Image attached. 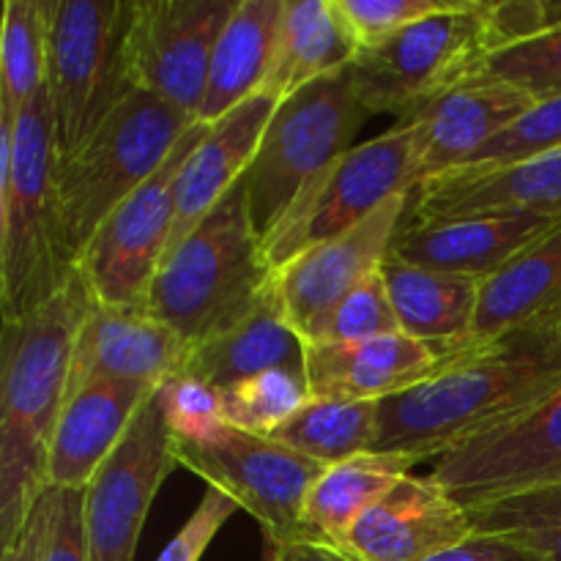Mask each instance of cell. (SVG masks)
I'll return each mask as SVG.
<instances>
[{
    "mask_svg": "<svg viewBox=\"0 0 561 561\" xmlns=\"http://www.w3.org/2000/svg\"><path fill=\"white\" fill-rule=\"evenodd\" d=\"M49 0H5L0 31V113L20 115L47 77Z\"/></svg>",
    "mask_w": 561,
    "mask_h": 561,
    "instance_id": "obj_31",
    "label": "cell"
},
{
    "mask_svg": "<svg viewBox=\"0 0 561 561\" xmlns=\"http://www.w3.org/2000/svg\"><path fill=\"white\" fill-rule=\"evenodd\" d=\"M561 389V329L499 340L453 356L425 383L378 403L373 453L433 463Z\"/></svg>",
    "mask_w": 561,
    "mask_h": 561,
    "instance_id": "obj_1",
    "label": "cell"
},
{
    "mask_svg": "<svg viewBox=\"0 0 561 561\" xmlns=\"http://www.w3.org/2000/svg\"><path fill=\"white\" fill-rule=\"evenodd\" d=\"M458 0H337L351 33L362 49L387 42L414 22L453 9Z\"/></svg>",
    "mask_w": 561,
    "mask_h": 561,
    "instance_id": "obj_39",
    "label": "cell"
},
{
    "mask_svg": "<svg viewBox=\"0 0 561 561\" xmlns=\"http://www.w3.org/2000/svg\"><path fill=\"white\" fill-rule=\"evenodd\" d=\"M126 22L129 3L121 0H49L44 88L58 164L135 91L126 69Z\"/></svg>",
    "mask_w": 561,
    "mask_h": 561,
    "instance_id": "obj_6",
    "label": "cell"
},
{
    "mask_svg": "<svg viewBox=\"0 0 561 561\" xmlns=\"http://www.w3.org/2000/svg\"><path fill=\"white\" fill-rule=\"evenodd\" d=\"M153 392L126 381H93L71 394L49 444L47 488L85 491Z\"/></svg>",
    "mask_w": 561,
    "mask_h": 561,
    "instance_id": "obj_24",
    "label": "cell"
},
{
    "mask_svg": "<svg viewBox=\"0 0 561 561\" xmlns=\"http://www.w3.org/2000/svg\"><path fill=\"white\" fill-rule=\"evenodd\" d=\"M427 561H540L531 551H526L518 542L496 535H471L460 546L438 553Z\"/></svg>",
    "mask_w": 561,
    "mask_h": 561,
    "instance_id": "obj_41",
    "label": "cell"
},
{
    "mask_svg": "<svg viewBox=\"0 0 561 561\" xmlns=\"http://www.w3.org/2000/svg\"><path fill=\"white\" fill-rule=\"evenodd\" d=\"M268 438L329 469L376 449L378 403L310 398L294 420Z\"/></svg>",
    "mask_w": 561,
    "mask_h": 561,
    "instance_id": "obj_30",
    "label": "cell"
},
{
    "mask_svg": "<svg viewBox=\"0 0 561 561\" xmlns=\"http://www.w3.org/2000/svg\"><path fill=\"white\" fill-rule=\"evenodd\" d=\"M438 365L431 345L398 332L362 343L307 345L305 378L312 400L383 403L425 383Z\"/></svg>",
    "mask_w": 561,
    "mask_h": 561,
    "instance_id": "obj_22",
    "label": "cell"
},
{
    "mask_svg": "<svg viewBox=\"0 0 561 561\" xmlns=\"http://www.w3.org/2000/svg\"><path fill=\"white\" fill-rule=\"evenodd\" d=\"M279 551L283 561H365L356 557L354 551H348L345 546H332V542L321 540H296L290 546H274Z\"/></svg>",
    "mask_w": 561,
    "mask_h": 561,
    "instance_id": "obj_42",
    "label": "cell"
},
{
    "mask_svg": "<svg viewBox=\"0 0 561 561\" xmlns=\"http://www.w3.org/2000/svg\"><path fill=\"white\" fill-rule=\"evenodd\" d=\"M477 535L518 542L540 561H561V482L469 510Z\"/></svg>",
    "mask_w": 561,
    "mask_h": 561,
    "instance_id": "obj_32",
    "label": "cell"
},
{
    "mask_svg": "<svg viewBox=\"0 0 561 561\" xmlns=\"http://www.w3.org/2000/svg\"><path fill=\"white\" fill-rule=\"evenodd\" d=\"M471 75L513 82L535 99L557 96L561 93V31L496 49L485 55Z\"/></svg>",
    "mask_w": 561,
    "mask_h": 561,
    "instance_id": "obj_35",
    "label": "cell"
},
{
    "mask_svg": "<svg viewBox=\"0 0 561 561\" xmlns=\"http://www.w3.org/2000/svg\"><path fill=\"white\" fill-rule=\"evenodd\" d=\"M561 148V93L537 99L520 118L482 146L466 168H496Z\"/></svg>",
    "mask_w": 561,
    "mask_h": 561,
    "instance_id": "obj_36",
    "label": "cell"
},
{
    "mask_svg": "<svg viewBox=\"0 0 561 561\" xmlns=\"http://www.w3.org/2000/svg\"><path fill=\"white\" fill-rule=\"evenodd\" d=\"M420 186L414 129L400 121L376 140L351 148L323 170L279 222L263 236L274 272L288 266L312 247L348 233L387 201L411 195Z\"/></svg>",
    "mask_w": 561,
    "mask_h": 561,
    "instance_id": "obj_8",
    "label": "cell"
},
{
    "mask_svg": "<svg viewBox=\"0 0 561 561\" xmlns=\"http://www.w3.org/2000/svg\"><path fill=\"white\" fill-rule=\"evenodd\" d=\"M400 332L431 345L438 359L469 340L480 307L482 279L433 272L389 255L381 266Z\"/></svg>",
    "mask_w": 561,
    "mask_h": 561,
    "instance_id": "obj_26",
    "label": "cell"
},
{
    "mask_svg": "<svg viewBox=\"0 0 561 561\" xmlns=\"http://www.w3.org/2000/svg\"><path fill=\"white\" fill-rule=\"evenodd\" d=\"M274 285L263 233L252 217L244 179L164 255L146 310L192 345L222 332Z\"/></svg>",
    "mask_w": 561,
    "mask_h": 561,
    "instance_id": "obj_4",
    "label": "cell"
},
{
    "mask_svg": "<svg viewBox=\"0 0 561 561\" xmlns=\"http://www.w3.org/2000/svg\"><path fill=\"white\" fill-rule=\"evenodd\" d=\"M416 463L409 455L370 453L329 466L312 485L305 504V535L310 540L345 546L362 518L411 474Z\"/></svg>",
    "mask_w": 561,
    "mask_h": 561,
    "instance_id": "obj_29",
    "label": "cell"
},
{
    "mask_svg": "<svg viewBox=\"0 0 561 561\" xmlns=\"http://www.w3.org/2000/svg\"><path fill=\"white\" fill-rule=\"evenodd\" d=\"M263 561H283V559H279V551H277V548H274V546H268V551H266V559H263Z\"/></svg>",
    "mask_w": 561,
    "mask_h": 561,
    "instance_id": "obj_44",
    "label": "cell"
},
{
    "mask_svg": "<svg viewBox=\"0 0 561 561\" xmlns=\"http://www.w3.org/2000/svg\"><path fill=\"white\" fill-rule=\"evenodd\" d=\"M370 118L351 85V66L279 99L244 173L252 217L263 236L296 197L354 148Z\"/></svg>",
    "mask_w": 561,
    "mask_h": 561,
    "instance_id": "obj_7",
    "label": "cell"
},
{
    "mask_svg": "<svg viewBox=\"0 0 561 561\" xmlns=\"http://www.w3.org/2000/svg\"><path fill=\"white\" fill-rule=\"evenodd\" d=\"M91 296L80 274L55 299L3 321L0 367V548L20 540L47 491V458L69 392L75 340Z\"/></svg>",
    "mask_w": 561,
    "mask_h": 561,
    "instance_id": "obj_2",
    "label": "cell"
},
{
    "mask_svg": "<svg viewBox=\"0 0 561 561\" xmlns=\"http://www.w3.org/2000/svg\"><path fill=\"white\" fill-rule=\"evenodd\" d=\"M535 102V96L513 82L469 75L431 104L403 118L414 129L420 184L466 168L482 146H488Z\"/></svg>",
    "mask_w": 561,
    "mask_h": 561,
    "instance_id": "obj_17",
    "label": "cell"
},
{
    "mask_svg": "<svg viewBox=\"0 0 561 561\" xmlns=\"http://www.w3.org/2000/svg\"><path fill=\"white\" fill-rule=\"evenodd\" d=\"M190 343L146 307H110L91 299L71 356L66 400L93 381L159 389L181 376Z\"/></svg>",
    "mask_w": 561,
    "mask_h": 561,
    "instance_id": "obj_16",
    "label": "cell"
},
{
    "mask_svg": "<svg viewBox=\"0 0 561 561\" xmlns=\"http://www.w3.org/2000/svg\"><path fill=\"white\" fill-rule=\"evenodd\" d=\"M55 131L47 88L0 113V305L3 321L38 310L77 277L60 236Z\"/></svg>",
    "mask_w": 561,
    "mask_h": 561,
    "instance_id": "obj_3",
    "label": "cell"
},
{
    "mask_svg": "<svg viewBox=\"0 0 561 561\" xmlns=\"http://www.w3.org/2000/svg\"><path fill=\"white\" fill-rule=\"evenodd\" d=\"M488 53L485 3L458 0L453 9L362 49L351 64V85L367 113H392L403 121L469 77Z\"/></svg>",
    "mask_w": 561,
    "mask_h": 561,
    "instance_id": "obj_9",
    "label": "cell"
},
{
    "mask_svg": "<svg viewBox=\"0 0 561 561\" xmlns=\"http://www.w3.org/2000/svg\"><path fill=\"white\" fill-rule=\"evenodd\" d=\"M195 124L192 115L135 88L115 104L80 151L58 164L60 236L75 266L99 225L168 162Z\"/></svg>",
    "mask_w": 561,
    "mask_h": 561,
    "instance_id": "obj_5",
    "label": "cell"
},
{
    "mask_svg": "<svg viewBox=\"0 0 561 561\" xmlns=\"http://www.w3.org/2000/svg\"><path fill=\"white\" fill-rule=\"evenodd\" d=\"M474 535L463 504L431 477H403L351 531L345 548L365 561H427Z\"/></svg>",
    "mask_w": 561,
    "mask_h": 561,
    "instance_id": "obj_20",
    "label": "cell"
},
{
    "mask_svg": "<svg viewBox=\"0 0 561 561\" xmlns=\"http://www.w3.org/2000/svg\"><path fill=\"white\" fill-rule=\"evenodd\" d=\"M239 504L228 496V493L217 491V488H206L203 502L197 504L195 513L190 515L179 535L164 546L157 561H201L206 557L208 546L214 537L222 531V526L239 513Z\"/></svg>",
    "mask_w": 561,
    "mask_h": 561,
    "instance_id": "obj_40",
    "label": "cell"
},
{
    "mask_svg": "<svg viewBox=\"0 0 561 561\" xmlns=\"http://www.w3.org/2000/svg\"><path fill=\"white\" fill-rule=\"evenodd\" d=\"M557 329H561V222L518 252L507 266L482 279L474 329L469 340L444 359L515 334Z\"/></svg>",
    "mask_w": 561,
    "mask_h": 561,
    "instance_id": "obj_21",
    "label": "cell"
},
{
    "mask_svg": "<svg viewBox=\"0 0 561 561\" xmlns=\"http://www.w3.org/2000/svg\"><path fill=\"white\" fill-rule=\"evenodd\" d=\"M305 340L285 316L277 285H272L239 321L192 345L184 373L208 387L225 389L272 370L305 376Z\"/></svg>",
    "mask_w": 561,
    "mask_h": 561,
    "instance_id": "obj_25",
    "label": "cell"
},
{
    "mask_svg": "<svg viewBox=\"0 0 561 561\" xmlns=\"http://www.w3.org/2000/svg\"><path fill=\"white\" fill-rule=\"evenodd\" d=\"M219 398L230 427L272 436L310 403V389L301 373L272 370L219 389Z\"/></svg>",
    "mask_w": 561,
    "mask_h": 561,
    "instance_id": "obj_33",
    "label": "cell"
},
{
    "mask_svg": "<svg viewBox=\"0 0 561 561\" xmlns=\"http://www.w3.org/2000/svg\"><path fill=\"white\" fill-rule=\"evenodd\" d=\"M239 0L129 3L126 69L131 85L197 121L214 47Z\"/></svg>",
    "mask_w": 561,
    "mask_h": 561,
    "instance_id": "obj_12",
    "label": "cell"
},
{
    "mask_svg": "<svg viewBox=\"0 0 561 561\" xmlns=\"http://www.w3.org/2000/svg\"><path fill=\"white\" fill-rule=\"evenodd\" d=\"M157 403L175 442H208L228 425L219 389L186 373L157 389Z\"/></svg>",
    "mask_w": 561,
    "mask_h": 561,
    "instance_id": "obj_37",
    "label": "cell"
},
{
    "mask_svg": "<svg viewBox=\"0 0 561 561\" xmlns=\"http://www.w3.org/2000/svg\"><path fill=\"white\" fill-rule=\"evenodd\" d=\"M411 195L392 197L348 233L312 247L274 272L279 305L301 340L340 299L381 272L409 211Z\"/></svg>",
    "mask_w": 561,
    "mask_h": 561,
    "instance_id": "obj_15",
    "label": "cell"
},
{
    "mask_svg": "<svg viewBox=\"0 0 561 561\" xmlns=\"http://www.w3.org/2000/svg\"><path fill=\"white\" fill-rule=\"evenodd\" d=\"M208 124L197 121L168 162L126 197L93 233L77 261L88 296L110 307H146L148 290L164 261L175 217V179Z\"/></svg>",
    "mask_w": 561,
    "mask_h": 561,
    "instance_id": "obj_11",
    "label": "cell"
},
{
    "mask_svg": "<svg viewBox=\"0 0 561 561\" xmlns=\"http://www.w3.org/2000/svg\"><path fill=\"white\" fill-rule=\"evenodd\" d=\"M285 0H239L208 66L201 124H214L230 110L263 93L277 55Z\"/></svg>",
    "mask_w": 561,
    "mask_h": 561,
    "instance_id": "obj_27",
    "label": "cell"
},
{
    "mask_svg": "<svg viewBox=\"0 0 561 561\" xmlns=\"http://www.w3.org/2000/svg\"><path fill=\"white\" fill-rule=\"evenodd\" d=\"M427 477L466 510L561 482V389L444 453Z\"/></svg>",
    "mask_w": 561,
    "mask_h": 561,
    "instance_id": "obj_13",
    "label": "cell"
},
{
    "mask_svg": "<svg viewBox=\"0 0 561 561\" xmlns=\"http://www.w3.org/2000/svg\"><path fill=\"white\" fill-rule=\"evenodd\" d=\"M277 104L279 99L272 93H257L225 118L208 124L206 135L192 148L175 179V217L168 252L175 250L244 179Z\"/></svg>",
    "mask_w": 561,
    "mask_h": 561,
    "instance_id": "obj_23",
    "label": "cell"
},
{
    "mask_svg": "<svg viewBox=\"0 0 561 561\" xmlns=\"http://www.w3.org/2000/svg\"><path fill=\"white\" fill-rule=\"evenodd\" d=\"M400 323L389 301L387 285L381 272L351 290L340 299L316 327L307 332L305 345H329V343H362V340L387 337L398 334Z\"/></svg>",
    "mask_w": 561,
    "mask_h": 561,
    "instance_id": "obj_34",
    "label": "cell"
},
{
    "mask_svg": "<svg viewBox=\"0 0 561 561\" xmlns=\"http://www.w3.org/2000/svg\"><path fill=\"white\" fill-rule=\"evenodd\" d=\"M359 55L337 0H285L277 55L263 93L285 99L310 82L348 69Z\"/></svg>",
    "mask_w": 561,
    "mask_h": 561,
    "instance_id": "obj_28",
    "label": "cell"
},
{
    "mask_svg": "<svg viewBox=\"0 0 561 561\" xmlns=\"http://www.w3.org/2000/svg\"><path fill=\"white\" fill-rule=\"evenodd\" d=\"M38 561H91L85 535V491L47 488L38 499Z\"/></svg>",
    "mask_w": 561,
    "mask_h": 561,
    "instance_id": "obj_38",
    "label": "cell"
},
{
    "mask_svg": "<svg viewBox=\"0 0 561 561\" xmlns=\"http://www.w3.org/2000/svg\"><path fill=\"white\" fill-rule=\"evenodd\" d=\"M561 222V214H477L416 222L403 219L389 255L433 272L485 279Z\"/></svg>",
    "mask_w": 561,
    "mask_h": 561,
    "instance_id": "obj_19",
    "label": "cell"
},
{
    "mask_svg": "<svg viewBox=\"0 0 561 561\" xmlns=\"http://www.w3.org/2000/svg\"><path fill=\"white\" fill-rule=\"evenodd\" d=\"M175 466L173 436L153 392L85 488L88 559L135 561L148 510Z\"/></svg>",
    "mask_w": 561,
    "mask_h": 561,
    "instance_id": "obj_14",
    "label": "cell"
},
{
    "mask_svg": "<svg viewBox=\"0 0 561 561\" xmlns=\"http://www.w3.org/2000/svg\"><path fill=\"white\" fill-rule=\"evenodd\" d=\"M38 540H42V518H38V502H36L25 529H22L20 540H16L9 551H3V559L0 561H38Z\"/></svg>",
    "mask_w": 561,
    "mask_h": 561,
    "instance_id": "obj_43",
    "label": "cell"
},
{
    "mask_svg": "<svg viewBox=\"0 0 561 561\" xmlns=\"http://www.w3.org/2000/svg\"><path fill=\"white\" fill-rule=\"evenodd\" d=\"M477 214H561V148L496 168H460L422 181L405 217L438 222Z\"/></svg>",
    "mask_w": 561,
    "mask_h": 561,
    "instance_id": "obj_18",
    "label": "cell"
},
{
    "mask_svg": "<svg viewBox=\"0 0 561 561\" xmlns=\"http://www.w3.org/2000/svg\"><path fill=\"white\" fill-rule=\"evenodd\" d=\"M175 463L228 493L261 524L268 546L305 540V504L323 469L268 436L225 425L208 442H175Z\"/></svg>",
    "mask_w": 561,
    "mask_h": 561,
    "instance_id": "obj_10",
    "label": "cell"
}]
</instances>
